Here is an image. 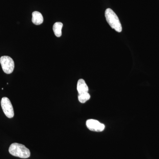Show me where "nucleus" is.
<instances>
[{
	"instance_id": "nucleus-1",
	"label": "nucleus",
	"mask_w": 159,
	"mask_h": 159,
	"mask_svg": "<svg viewBox=\"0 0 159 159\" xmlns=\"http://www.w3.org/2000/svg\"><path fill=\"white\" fill-rule=\"evenodd\" d=\"M9 152L11 155L21 158H28L30 156V151L29 148L22 144L17 143H12L9 148Z\"/></svg>"
},
{
	"instance_id": "nucleus-2",
	"label": "nucleus",
	"mask_w": 159,
	"mask_h": 159,
	"mask_svg": "<svg viewBox=\"0 0 159 159\" xmlns=\"http://www.w3.org/2000/svg\"><path fill=\"white\" fill-rule=\"evenodd\" d=\"M105 16L107 21L112 29L118 32L122 31V26L119 18L111 9L108 8L106 10Z\"/></svg>"
},
{
	"instance_id": "nucleus-3",
	"label": "nucleus",
	"mask_w": 159,
	"mask_h": 159,
	"mask_svg": "<svg viewBox=\"0 0 159 159\" xmlns=\"http://www.w3.org/2000/svg\"><path fill=\"white\" fill-rule=\"evenodd\" d=\"M0 63L3 71L6 74H10L14 70L15 64L13 59L8 56H3L0 58Z\"/></svg>"
},
{
	"instance_id": "nucleus-4",
	"label": "nucleus",
	"mask_w": 159,
	"mask_h": 159,
	"mask_svg": "<svg viewBox=\"0 0 159 159\" xmlns=\"http://www.w3.org/2000/svg\"><path fill=\"white\" fill-rule=\"evenodd\" d=\"M1 103L3 112L6 116L10 119L13 118L14 116V110L9 98L6 97H3L1 100Z\"/></svg>"
},
{
	"instance_id": "nucleus-5",
	"label": "nucleus",
	"mask_w": 159,
	"mask_h": 159,
	"mask_svg": "<svg viewBox=\"0 0 159 159\" xmlns=\"http://www.w3.org/2000/svg\"><path fill=\"white\" fill-rule=\"evenodd\" d=\"M86 125L89 130L95 132L102 131L105 128V125L95 119H88L86 121Z\"/></svg>"
},
{
	"instance_id": "nucleus-6",
	"label": "nucleus",
	"mask_w": 159,
	"mask_h": 159,
	"mask_svg": "<svg viewBox=\"0 0 159 159\" xmlns=\"http://www.w3.org/2000/svg\"><path fill=\"white\" fill-rule=\"evenodd\" d=\"M77 90L79 94L88 93L89 87L84 80L80 79L78 80L77 84Z\"/></svg>"
},
{
	"instance_id": "nucleus-7",
	"label": "nucleus",
	"mask_w": 159,
	"mask_h": 159,
	"mask_svg": "<svg viewBox=\"0 0 159 159\" xmlns=\"http://www.w3.org/2000/svg\"><path fill=\"white\" fill-rule=\"evenodd\" d=\"M32 22L34 25H40L43 22V15L39 11H34L32 14Z\"/></svg>"
},
{
	"instance_id": "nucleus-8",
	"label": "nucleus",
	"mask_w": 159,
	"mask_h": 159,
	"mask_svg": "<svg viewBox=\"0 0 159 159\" xmlns=\"http://www.w3.org/2000/svg\"><path fill=\"white\" fill-rule=\"evenodd\" d=\"M62 23L60 22L55 23L54 24L53 27V29L54 34L56 37H60L61 36V34H62L61 29H62Z\"/></svg>"
},
{
	"instance_id": "nucleus-9",
	"label": "nucleus",
	"mask_w": 159,
	"mask_h": 159,
	"mask_svg": "<svg viewBox=\"0 0 159 159\" xmlns=\"http://www.w3.org/2000/svg\"><path fill=\"white\" fill-rule=\"evenodd\" d=\"M78 100L81 103H85L90 98V95L88 93L79 94L78 95Z\"/></svg>"
}]
</instances>
